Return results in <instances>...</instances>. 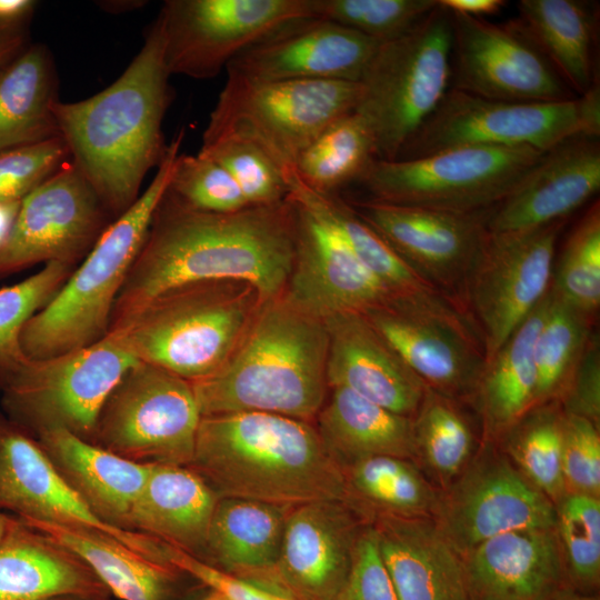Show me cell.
<instances>
[{
    "instance_id": "cell-1",
    "label": "cell",
    "mask_w": 600,
    "mask_h": 600,
    "mask_svg": "<svg viewBox=\"0 0 600 600\" xmlns=\"http://www.w3.org/2000/svg\"><path fill=\"white\" fill-rule=\"evenodd\" d=\"M294 251V213L288 198L211 213L186 206L167 190L116 300L111 322L171 287L197 280H243L264 300L280 297Z\"/></svg>"
},
{
    "instance_id": "cell-2",
    "label": "cell",
    "mask_w": 600,
    "mask_h": 600,
    "mask_svg": "<svg viewBox=\"0 0 600 600\" xmlns=\"http://www.w3.org/2000/svg\"><path fill=\"white\" fill-rule=\"evenodd\" d=\"M169 77L156 19L114 82L84 100L52 104L72 164L116 217L139 198L146 174L167 151L162 121L171 100Z\"/></svg>"
},
{
    "instance_id": "cell-3",
    "label": "cell",
    "mask_w": 600,
    "mask_h": 600,
    "mask_svg": "<svg viewBox=\"0 0 600 600\" xmlns=\"http://www.w3.org/2000/svg\"><path fill=\"white\" fill-rule=\"evenodd\" d=\"M219 497L283 507L347 500L341 467L313 422L259 411L201 417L188 466Z\"/></svg>"
},
{
    "instance_id": "cell-4",
    "label": "cell",
    "mask_w": 600,
    "mask_h": 600,
    "mask_svg": "<svg viewBox=\"0 0 600 600\" xmlns=\"http://www.w3.org/2000/svg\"><path fill=\"white\" fill-rule=\"evenodd\" d=\"M327 357L323 320L281 296L266 299L227 362L191 382L201 417L259 411L313 422L329 392Z\"/></svg>"
},
{
    "instance_id": "cell-5",
    "label": "cell",
    "mask_w": 600,
    "mask_h": 600,
    "mask_svg": "<svg viewBox=\"0 0 600 600\" xmlns=\"http://www.w3.org/2000/svg\"><path fill=\"white\" fill-rule=\"evenodd\" d=\"M263 300L259 290L243 280L186 282L112 321L108 333L138 361L193 382L227 362Z\"/></svg>"
},
{
    "instance_id": "cell-6",
    "label": "cell",
    "mask_w": 600,
    "mask_h": 600,
    "mask_svg": "<svg viewBox=\"0 0 600 600\" xmlns=\"http://www.w3.org/2000/svg\"><path fill=\"white\" fill-rule=\"evenodd\" d=\"M183 140L168 144L148 188L102 231L57 294L24 324L20 343L29 359H44L89 346L110 327L116 300L168 190Z\"/></svg>"
},
{
    "instance_id": "cell-7",
    "label": "cell",
    "mask_w": 600,
    "mask_h": 600,
    "mask_svg": "<svg viewBox=\"0 0 600 600\" xmlns=\"http://www.w3.org/2000/svg\"><path fill=\"white\" fill-rule=\"evenodd\" d=\"M451 51V16L439 0L409 31L379 43L354 110L372 132L378 159L396 160L437 109L450 89Z\"/></svg>"
},
{
    "instance_id": "cell-8",
    "label": "cell",
    "mask_w": 600,
    "mask_h": 600,
    "mask_svg": "<svg viewBox=\"0 0 600 600\" xmlns=\"http://www.w3.org/2000/svg\"><path fill=\"white\" fill-rule=\"evenodd\" d=\"M360 93L359 82L227 74L202 143L229 137L252 141L288 179L300 152L330 123L354 111Z\"/></svg>"
},
{
    "instance_id": "cell-9",
    "label": "cell",
    "mask_w": 600,
    "mask_h": 600,
    "mask_svg": "<svg viewBox=\"0 0 600 600\" xmlns=\"http://www.w3.org/2000/svg\"><path fill=\"white\" fill-rule=\"evenodd\" d=\"M599 133L598 83L582 96L554 102L494 100L450 88L396 160L471 144L547 152L572 138Z\"/></svg>"
},
{
    "instance_id": "cell-10",
    "label": "cell",
    "mask_w": 600,
    "mask_h": 600,
    "mask_svg": "<svg viewBox=\"0 0 600 600\" xmlns=\"http://www.w3.org/2000/svg\"><path fill=\"white\" fill-rule=\"evenodd\" d=\"M546 152L529 147L459 146L423 157L377 159L361 183L372 200L453 212L503 201Z\"/></svg>"
},
{
    "instance_id": "cell-11",
    "label": "cell",
    "mask_w": 600,
    "mask_h": 600,
    "mask_svg": "<svg viewBox=\"0 0 600 600\" xmlns=\"http://www.w3.org/2000/svg\"><path fill=\"white\" fill-rule=\"evenodd\" d=\"M139 361L111 333L44 359H29L6 383L7 418L37 438L66 430L91 441L99 412L124 373Z\"/></svg>"
},
{
    "instance_id": "cell-12",
    "label": "cell",
    "mask_w": 600,
    "mask_h": 600,
    "mask_svg": "<svg viewBox=\"0 0 600 600\" xmlns=\"http://www.w3.org/2000/svg\"><path fill=\"white\" fill-rule=\"evenodd\" d=\"M363 314L427 387L456 401L473 398L486 351L458 302L421 290L391 296Z\"/></svg>"
},
{
    "instance_id": "cell-13",
    "label": "cell",
    "mask_w": 600,
    "mask_h": 600,
    "mask_svg": "<svg viewBox=\"0 0 600 600\" xmlns=\"http://www.w3.org/2000/svg\"><path fill=\"white\" fill-rule=\"evenodd\" d=\"M200 420L191 382L139 361L106 399L90 442L137 463L189 466Z\"/></svg>"
},
{
    "instance_id": "cell-14",
    "label": "cell",
    "mask_w": 600,
    "mask_h": 600,
    "mask_svg": "<svg viewBox=\"0 0 600 600\" xmlns=\"http://www.w3.org/2000/svg\"><path fill=\"white\" fill-rule=\"evenodd\" d=\"M564 223L566 219L522 231H489L459 302L480 332L486 361L549 291Z\"/></svg>"
},
{
    "instance_id": "cell-15",
    "label": "cell",
    "mask_w": 600,
    "mask_h": 600,
    "mask_svg": "<svg viewBox=\"0 0 600 600\" xmlns=\"http://www.w3.org/2000/svg\"><path fill=\"white\" fill-rule=\"evenodd\" d=\"M307 17L310 0H167L157 20L170 76L211 79L281 24Z\"/></svg>"
},
{
    "instance_id": "cell-16",
    "label": "cell",
    "mask_w": 600,
    "mask_h": 600,
    "mask_svg": "<svg viewBox=\"0 0 600 600\" xmlns=\"http://www.w3.org/2000/svg\"><path fill=\"white\" fill-rule=\"evenodd\" d=\"M458 476L432 519L461 557L502 533L556 528V504L491 442Z\"/></svg>"
},
{
    "instance_id": "cell-17",
    "label": "cell",
    "mask_w": 600,
    "mask_h": 600,
    "mask_svg": "<svg viewBox=\"0 0 600 600\" xmlns=\"http://www.w3.org/2000/svg\"><path fill=\"white\" fill-rule=\"evenodd\" d=\"M450 88L517 102L574 98L521 22L497 24L462 13L450 12Z\"/></svg>"
},
{
    "instance_id": "cell-18",
    "label": "cell",
    "mask_w": 600,
    "mask_h": 600,
    "mask_svg": "<svg viewBox=\"0 0 600 600\" xmlns=\"http://www.w3.org/2000/svg\"><path fill=\"white\" fill-rule=\"evenodd\" d=\"M348 202L426 284L460 302L467 276L488 238L494 207L453 212L372 199Z\"/></svg>"
},
{
    "instance_id": "cell-19",
    "label": "cell",
    "mask_w": 600,
    "mask_h": 600,
    "mask_svg": "<svg viewBox=\"0 0 600 600\" xmlns=\"http://www.w3.org/2000/svg\"><path fill=\"white\" fill-rule=\"evenodd\" d=\"M107 213L79 170L64 163L21 200L0 248V277L41 262L74 266L106 229Z\"/></svg>"
},
{
    "instance_id": "cell-20",
    "label": "cell",
    "mask_w": 600,
    "mask_h": 600,
    "mask_svg": "<svg viewBox=\"0 0 600 600\" xmlns=\"http://www.w3.org/2000/svg\"><path fill=\"white\" fill-rule=\"evenodd\" d=\"M0 509L23 522L96 530L151 560L170 564L161 541L98 518L60 476L40 443L1 413Z\"/></svg>"
},
{
    "instance_id": "cell-21",
    "label": "cell",
    "mask_w": 600,
    "mask_h": 600,
    "mask_svg": "<svg viewBox=\"0 0 600 600\" xmlns=\"http://www.w3.org/2000/svg\"><path fill=\"white\" fill-rule=\"evenodd\" d=\"M369 522L347 500L290 508L267 590L292 600H333L349 572L357 538Z\"/></svg>"
},
{
    "instance_id": "cell-22",
    "label": "cell",
    "mask_w": 600,
    "mask_h": 600,
    "mask_svg": "<svg viewBox=\"0 0 600 600\" xmlns=\"http://www.w3.org/2000/svg\"><path fill=\"white\" fill-rule=\"evenodd\" d=\"M294 213L293 266L281 297L298 310L326 319L366 312L392 294L356 258L337 231L288 196Z\"/></svg>"
},
{
    "instance_id": "cell-23",
    "label": "cell",
    "mask_w": 600,
    "mask_h": 600,
    "mask_svg": "<svg viewBox=\"0 0 600 600\" xmlns=\"http://www.w3.org/2000/svg\"><path fill=\"white\" fill-rule=\"evenodd\" d=\"M379 42L329 20L288 21L238 54L227 74L359 82Z\"/></svg>"
},
{
    "instance_id": "cell-24",
    "label": "cell",
    "mask_w": 600,
    "mask_h": 600,
    "mask_svg": "<svg viewBox=\"0 0 600 600\" xmlns=\"http://www.w3.org/2000/svg\"><path fill=\"white\" fill-rule=\"evenodd\" d=\"M328 334L327 381L392 412L413 418L427 386L361 312L323 319Z\"/></svg>"
},
{
    "instance_id": "cell-25",
    "label": "cell",
    "mask_w": 600,
    "mask_h": 600,
    "mask_svg": "<svg viewBox=\"0 0 600 600\" xmlns=\"http://www.w3.org/2000/svg\"><path fill=\"white\" fill-rule=\"evenodd\" d=\"M598 138L577 137L547 151L489 217L492 233L522 231L558 220L600 188Z\"/></svg>"
},
{
    "instance_id": "cell-26",
    "label": "cell",
    "mask_w": 600,
    "mask_h": 600,
    "mask_svg": "<svg viewBox=\"0 0 600 600\" xmlns=\"http://www.w3.org/2000/svg\"><path fill=\"white\" fill-rule=\"evenodd\" d=\"M462 559L471 600H556L570 589L556 528L502 533Z\"/></svg>"
},
{
    "instance_id": "cell-27",
    "label": "cell",
    "mask_w": 600,
    "mask_h": 600,
    "mask_svg": "<svg viewBox=\"0 0 600 600\" xmlns=\"http://www.w3.org/2000/svg\"><path fill=\"white\" fill-rule=\"evenodd\" d=\"M399 600H471L461 554L432 518L371 519Z\"/></svg>"
},
{
    "instance_id": "cell-28",
    "label": "cell",
    "mask_w": 600,
    "mask_h": 600,
    "mask_svg": "<svg viewBox=\"0 0 600 600\" xmlns=\"http://www.w3.org/2000/svg\"><path fill=\"white\" fill-rule=\"evenodd\" d=\"M34 439L98 518L131 530V512L148 479L150 464L122 458L66 430L48 431Z\"/></svg>"
},
{
    "instance_id": "cell-29",
    "label": "cell",
    "mask_w": 600,
    "mask_h": 600,
    "mask_svg": "<svg viewBox=\"0 0 600 600\" xmlns=\"http://www.w3.org/2000/svg\"><path fill=\"white\" fill-rule=\"evenodd\" d=\"M219 498L188 466L150 464L130 529L202 559Z\"/></svg>"
},
{
    "instance_id": "cell-30",
    "label": "cell",
    "mask_w": 600,
    "mask_h": 600,
    "mask_svg": "<svg viewBox=\"0 0 600 600\" xmlns=\"http://www.w3.org/2000/svg\"><path fill=\"white\" fill-rule=\"evenodd\" d=\"M64 594L111 596L86 562L17 518L0 543V600H48Z\"/></svg>"
},
{
    "instance_id": "cell-31",
    "label": "cell",
    "mask_w": 600,
    "mask_h": 600,
    "mask_svg": "<svg viewBox=\"0 0 600 600\" xmlns=\"http://www.w3.org/2000/svg\"><path fill=\"white\" fill-rule=\"evenodd\" d=\"M290 508L220 497L201 560L267 589L280 556Z\"/></svg>"
},
{
    "instance_id": "cell-32",
    "label": "cell",
    "mask_w": 600,
    "mask_h": 600,
    "mask_svg": "<svg viewBox=\"0 0 600 600\" xmlns=\"http://www.w3.org/2000/svg\"><path fill=\"white\" fill-rule=\"evenodd\" d=\"M313 424L341 469L374 456L417 459L412 418L392 412L348 389L329 388Z\"/></svg>"
},
{
    "instance_id": "cell-33",
    "label": "cell",
    "mask_w": 600,
    "mask_h": 600,
    "mask_svg": "<svg viewBox=\"0 0 600 600\" xmlns=\"http://www.w3.org/2000/svg\"><path fill=\"white\" fill-rule=\"evenodd\" d=\"M549 291L484 363L472 400L489 438L502 436L534 407L537 379L533 349L547 313Z\"/></svg>"
},
{
    "instance_id": "cell-34",
    "label": "cell",
    "mask_w": 600,
    "mask_h": 600,
    "mask_svg": "<svg viewBox=\"0 0 600 600\" xmlns=\"http://www.w3.org/2000/svg\"><path fill=\"white\" fill-rule=\"evenodd\" d=\"M23 522V521H22ZM86 562L119 600H171L179 572L106 533L52 523L24 522Z\"/></svg>"
},
{
    "instance_id": "cell-35",
    "label": "cell",
    "mask_w": 600,
    "mask_h": 600,
    "mask_svg": "<svg viewBox=\"0 0 600 600\" xmlns=\"http://www.w3.org/2000/svg\"><path fill=\"white\" fill-rule=\"evenodd\" d=\"M57 77L49 50L28 46L0 73V152L59 137Z\"/></svg>"
},
{
    "instance_id": "cell-36",
    "label": "cell",
    "mask_w": 600,
    "mask_h": 600,
    "mask_svg": "<svg viewBox=\"0 0 600 600\" xmlns=\"http://www.w3.org/2000/svg\"><path fill=\"white\" fill-rule=\"evenodd\" d=\"M521 24L578 96L596 83V12L580 0H521Z\"/></svg>"
},
{
    "instance_id": "cell-37",
    "label": "cell",
    "mask_w": 600,
    "mask_h": 600,
    "mask_svg": "<svg viewBox=\"0 0 600 600\" xmlns=\"http://www.w3.org/2000/svg\"><path fill=\"white\" fill-rule=\"evenodd\" d=\"M347 501L376 516L432 518L439 494L413 460L374 456L342 468Z\"/></svg>"
},
{
    "instance_id": "cell-38",
    "label": "cell",
    "mask_w": 600,
    "mask_h": 600,
    "mask_svg": "<svg viewBox=\"0 0 600 600\" xmlns=\"http://www.w3.org/2000/svg\"><path fill=\"white\" fill-rule=\"evenodd\" d=\"M289 194L327 221L342 238L360 263L388 291L394 294L432 290L367 224L339 193L316 192L293 174L288 179Z\"/></svg>"
},
{
    "instance_id": "cell-39",
    "label": "cell",
    "mask_w": 600,
    "mask_h": 600,
    "mask_svg": "<svg viewBox=\"0 0 600 600\" xmlns=\"http://www.w3.org/2000/svg\"><path fill=\"white\" fill-rule=\"evenodd\" d=\"M377 159L371 130L352 111L330 123L300 152L293 174L316 192L336 194L359 182Z\"/></svg>"
},
{
    "instance_id": "cell-40",
    "label": "cell",
    "mask_w": 600,
    "mask_h": 600,
    "mask_svg": "<svg viewBox=\"0 0 600 600\" xmlns=\"http://www.w3.org/2000/svg\"><path fill=\"white\" fill-rule=\"evenodd\" d=\"M549 304L536 338L534 406L559 401L588 343L594 319L579 312L551 289Z\"/></svg>"
},
{
    "instance_id": "cell-41",
    "label": "cell",
    "mask_w": 600,
    "mask_h": 600,
    "mask_svg": "<svg viewBox=\"0 0 600 600\" xmlns=\"http://www.w3.org/2000/svg\"><path fill=\"white\" fill-rule=\"evenodd\" d=\"M562 416L559 401L534 406L502 434L510 459L553 503L567 494L561 460Z\"/></svg>"
},
{
    "instance_id": "cell-42",
    "label": "cell",
    "mask_w": 600,
    "mask_h": 600,
    "mask_svg": "<svg viewBox=\"0 0 600 600\" xmlns=\"http://www.w3.org/2000/svg\"><path fill=\"white\" fill-rule=\"evenodd\" d=\"M417 459L441 480L451 481L467 466L474 434L457 401L427 387L412 418Z\"/></svg>"
},
{
    "instance_id": "cell-43",
    "label": "cell",
    "mask_w": 600,
    "mask_h": 600,
    "mask_svg": "<svg viewBox=\"0 0 600 600\" xmlns=\"http://www.w3.org/2000/svg\"><path fill=\"white\" fill-rule=\"evenodd\" d=\"M73 266L46 263L22 281L0 289V390L27 363L20 336L28 320L57 294Z\"/></svg>"
},
{
    "instance_id": "cell-44",
    "label": "cell",
    "mask_w": 600,
    "mask_h": 600,
    "mask_svg": "<svg viewBox=\"0 0 600 600\" xmlns=\"http://www.w3.org/2000/svg\"><path fill=\"white\" fill-rule=\"evenodd\" d=\"M551 289L594 319L600 306V208L592 204L571 231L553 262Z\"/></svg>"
},
{
    "instance_id": "cell-45",
    "label": "cell",
    "mask_w": 600,
    "mask_h": 600,
    "mask_svg": "<svg viewBox=\"0 0 600 600\" xmlns=\"http://www.w3.org/2000/svg\"><path fill=\"white\" fill-rule=\"evenodd\" d=\"M556 508L569 588L596 594L600 584V498L567 493Z\"/></svg>"
},
{
    "instance_id": "cell-46",
    "label": "cell",
    "mask_w": 600,
    "mask_h": 600,
    "mask_svg": "<svg viewBox=\"0 0 600 600\" xmlns=\"http://www.w3.org/2000/svg\"><path fill=\"white\" fill-rule=\"evenodd\" d=\"M438 0H310L311 17L329 20L379 43L409 31Z\"/></svg>"
},
{
    "instance_id": "cell-47",
    "label": "cell",
    "mask_w": 600,
    "mask_h": 600,
    "mask_svg": "<svg viewBox=\"0 0 600 600\" xmlns=\"http://www.w3.org/2000/svg\"><path fill=\"white\" fill-rule=\"evenodd\" d=\"M200 153L224 168L249 206H271L289 194V183L278 163L252 141L229 137L202 143Z\"/></svg>"
},
{
    "instance_id": "cell-48",
    "label": "cell",
    "mask_w": 600,
    "mask_h": 600,
    "mask_svg": "<svg viewBox=\"0 0 600 600\" xmlns=\"http://www.w3.org/2000/svg\"><path fill=\"white\" fill-rule=\"evenodd\" d=\"M168 191L203 212L229 213L249 206L228 171L200 152L178 154Z\"/></svg>"
},
{
    "instance_id": "cell-49",
    "label": "cell",
    "mask_w": 600,
    "mask_h": 600,
    "mask_svg": "<svg viewBox=\"0 0 600 600\" xmlns=\"http://www.w3.org/2000/svg\"><path fill=\"white\" fill-rule=\"evenodd\" d=\"M69 157L60 137L0 152V203L20 202Z\"/></svg>"
},
{
    "instance_id": "cell-50",
    "label": "cell",
    "mask_w": 600,
    "mask_h": 600,
    "mask_svg": "<svg viewBox=\"0 0 600 600\" xmlns=\"http://www.w3.org/2000/svg\"><path fill=\"white\" fill-rule=\"evenodd\" d=\"M562 474L567 493L600 497V434L594 422L562 416Z\"/></svg>"
},
{
    "instance_id": "cell-51",
    "label": "cell",
    "mask_w": 600,
    "mask_h": 600,
    "mask_svg": "<svg viewBox=\"0 0 600 600\" xmlns=\"http://www.w3.org/2000/svg\"><path fill=\"white\" fill-rule=\"evenodd\" d=\"M333 600H399L371 522L357 538L349 572Z\"/></svg>"
},
{
    "instance_id": "cell-52",
    "label": "cell",
    "mask_w": 600,
    "mask_h": 600,
    "mask_svg": "<svg viewBox=\"0 0 600 600\" xmlns=\"http://www.w3.org/2000/svg\"><path fill=\"white\" fill-rule=\"evenodd\" d=\"M564 414L586 418L599 426L600 420V344L591 333L583 353L559 399Z\"/></svg>"
},
{
    "instance_id": "cell-53",
    "label": "cell",
    "mask_w": 600,
    "mask_h": 600,
    "mask_svg": "<svg viewBox=\"0 0 600 600\" xmlns=\"http://www.w3.org/2000/svg\"><path fill=\"white\" fill-rule=\"evenodd\" d=\"M163 544L166 559L172 567L219 592L227 600H292L222 571L178 548Z\"/></svg>"
},
{
    "instance_id": "cell-54",
    "label": "cell",
    "mask_w": 600,
    "mask_h": 600,
    "mask_svg": "<svg viewBox=\"0 0 600 600\" xmlns=\"http://www.w3.org/2000/svg\"><path fill=\"white\" fill-rule=\"evenodd\" d=\"M0 20V73L28 47V24Z\"/></svg>"
},
{
    "instance_id": "cell-55",
    "label": "cell",
    "mask_w": 600,
    "mask_h": 600,
    "mask_svg": "<svg viewBox=\"0 0 600 600\" xmlns=\"http://www.w3.org/2000/svg\"><path fill=\"white\" fill-rule=\"evenodd\" d=\"M448 11L481 18L500 11L506 1L502 0H439Z\"/></svg>"
},
{
    "instance_id": "cell-56",
    "label": "cell",
    "mask_w": 600,
    "mask_h": 600,
    "mask_svg": "<svg viewBox=\"0 0 600 600\" xmlns=\"http://www.w3.org/2000/svg\"><path fill=\"white\" fill-rule=\"evenodd\" d=\"M36 3L32 0H0V20L7 22L30 21Z\"/></svg>"
},
{
    "instance_id": "cell-57",
    "label": "cell",
    "mask_w": 600,
    "mask_h": 600,
    "mask_svg": "<svg viewBox=\"0 0 600 600\" xmlns=\"http://www.w3.org/2000/svg\"><path fill=\"white\" fill-rule=\"evenodd\" d=\"M20 202L0 203V248L12 228Z\"/></svg>"
},
{
    "instance_id": "cell-58",
    "label": "cell",
    "mask_w": 600,
    "mask_h": 600,
    "mask_svg": "<svg viewBox=\"0 0 600 600\" xmlns=\"http://www.w3.org/2000/svg\"><path fill=\"white\" fill-rule=\"evenodd\" d=\"M16 520V517L8 516L0 509V543L6 539L12 529Z\"/></svg>"
},
{
    "instance_id": "cell-59",
    "label": "cell",
    "mask_w": 600,
    "mask_h": 600,
    "mask_svg": "<svg viewBox=\"0 0 600 600\" xmlns=\"http://www.w3.org/2000/svg\"><path fill=\"white\" fill-rule=\"evenodd\" d=\"M556 600H599L597 594H582L571 589L563 591Z\"/></svg>"
},
{
    "instance_id": "cell-60",
    "label": "cell",
    "mask_w": 600,
    "mask_h": 600,
    "mask_svg": "<svg viewBox=\"0 0 600 600\" xmlns=\"http://www.w3.org/2000/svg\"><path fill=\"white\" fill-rule=\"evenodd\" d=\"M48 600H110V597L102 598V597L81 596V594H64V596L54 597Z\"/></svg>"
},
{
    "instance_id": "cell-61",
    "label": "cell",
    "mask_w": 600,
    "mask_h": 600,
    "mask_svg": "<svg viewBox=\"0 0 600 600\" xmlns=\"http://www.w3.org/2000/svg\"><path fill=\"white\" fill-rule=\"evenodd\" d=\"M199 600H227V599L219 592L210 589V591L206 596L200 598Z\"/></svg>"
}]
</instances>
